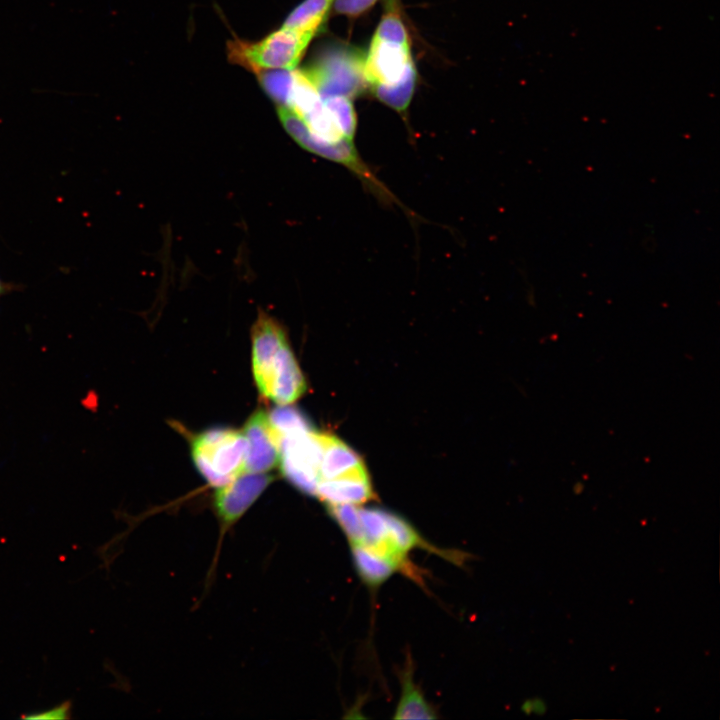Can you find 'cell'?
Instances as JSON below:
<instances>
[{"mask_svg":"<svg viewBox=\"0 0 720 720\" xmlns=\"http://www.w3.org/2000/svg\"><path fill=\"white\" fill-rule=\"evenodd\" d=\"M329 513L343 530L350 546H356L391 563L399 572L416 576L408 554L416 548L451 559L453 553L441 551L427 543L417 530L399 515L380 508L361 505L327 506Z\"/></svg>","mask_w":720,"mask_h":720,"instance_id":"obj_1","label":"cell"},{"mask_svg":"<svg viewBox=\"0 0 720 720\" xmlns=\"http://www.w3.org/2000/svg\"><path fill=\"white\" fill-rule=\"evenodd\" d=\"M247 451L244 433L226 428L207 430L192 442V457L197 469L217 488L245 472Z\"/></svg>","mask_w":720,"mask_h":720,"instance_id":"obj_2","label":"cell"},{"mask_svg":"<svg viewBox=\"0 0 720 720\" xmlns=\"http://www.w3.org/2000/svg\"><path fill=\"white\" fill-rule=\"evenodd\" d=\"M315 33L284 27L251 43L234 40L228 44L231 62L254 73L265 69H293Z\"/></svg>","mask_w":720,"mask_h":720,"instance_id":"obj_3","label":"cell"},{"mask_svg":"<svg viewBox=\"0 0 720 720\" xmlns=\"http://www.w3.org/2000/svg\"><path fill=\"white\" fill-rule=\"evenodd\" d=\"M279 118L286 131L303 148L318 154L329 160L343 164L352 170L367 188L377 196L387 200L393 199V195L369 170L360 159L352 140L344 138L335 142H327L315 138L309 132L306 124L292 109L281 106L278 108Z\"/></svg>","mask_w":720,"mask_h":720,"instance_id":"obj_4","label":"cell"},{"mask_svg":"<svg viewBox=\"0 0 720 720\" xmlns=\"http://www.w3.org/2000/svg\"><path fill=\"white\" fill-rule=\"evenodd\" d=\"M322 99L332 96L351 98L365 87L364 60L352 50L334 49L323 54L305 71Z\"/></svg>","mask_w":720,"mask_h":720,"instance_id":"obj_5","label":"cell"},{"mask_svg":"<svg viewBox=\"0 0 720 720\" xmlns=\"http://www.w3.org/2000/svg\"><path fill=\"white\" fill-rule=\"evenodd\" d=\"M259 392L279 405L293 403L306 389L304 376L288 341L262 363L253 366Z\"/></svg>","mask_w":720,"mask_h":720,"instance_id":"obj_6","label":"cell"},{"mask_svg":"<svg viewBox=\"0 0 720 720\" xmlns=\"http://www.w3.org/2000/svg\"><path fill=\"white\" fill-rule=\"evenodd\" d=\"M243 433L248 441L246 472L264 473L279 463L280 436L270 424L267 413L258 410L251 415Z\"/></svg>","mask_w":720,"mask_h":720,"instance_id":"obj_7","label":"cell"},{"mask_svg":"<svg viewBox=\"0 0 720 720\" xmlns=\"http://www.w3.org/2000/svg\"><path fill=\"white\" fill-rule=\"evenodd\" d=\"M270 474L243 472L228 484L218 487L215 507L225 523L236 521L273 480Z\"/></svg>","mask_w":720,"mask_h":720,"instance_id":"obj_8","label":"cell"},{"mask_svg":"<svg viewBox=\"0 0 720 720\" xmlns=\"http://www.w3.org/2000/svg\"><path fill=\"white\" fill-rule=\"evenodd\" d=\"M410 61L409 46L373 37L364 61L365 79L372 86L391 84L402 77Z\"/></svg>","mask_w":720,"mask_h":720,"instance_id":"obj_9","label":"cell"},{"mask_svg":"<svg viewBox=\"0 0 720 720\" xmlns=\"http://www.w3.org/2000/svg\"><path fill=\"white\" fill-rule=\"evenodd\" d=\"M400 684L401 694L393 719H434L438 717L413 680L410 658L405 668L401 670Z\"/></svg>","mask_w":720,"mask_h":720,"instance_id":"obj_10","label":"cell"},{"mask_svg":"<svg viewBox=\"0 0 720 720\" xmlns=\"http://www.w3.org/2000/svg\"><path fill=\"white\" fill-rule=\"evenodd\" d=\"M416 83V69L413 61H410L402 77L391 84H378L373 86L376 97L392 107L403 112L408 107Z\"/></svg>","mask_w":720,"mask_h":720,"instance_id":"obj_11","label":"cell"},{"mask_svg":"<svg viewBox=\"0 0 720 720\" xmlns=\"http://www.w3.org/2000/svg\"><path fill=\"white\" fill-rule=\"evenodd\" d=\"M333 0H305L287 17L284 27L316 33Z\"/></svg>","mask_w":720,"mask_h":720,"instance_id":"obj_12","label":"cell"},{"mask_svg":"<svg viewBox=\"0 0 720 720\" xmlns=\"http://www.w3.org/2000/svg\"><path fill=\"white\" fill-rule=\"evenodd\" d=\"M268 419L280 438L313 429L299 410L285 405L274 408L268 414Z\"/></svg>","mask_w":720,"mask_h":720,"instance_id":"obj_13","label":"cell"},{"mask_svg":"<svg viewBox=\"0 0 720 720\" xmlns=\"http://www.w3.org/2000/svg\"><path fill=\"white\" fill-rule=\"evenodd\" d=\"M323 100V104L334 117L343 135L351 139L356 129V115L350 98L345 96H332Z\"/></svg>","mask_w":720,"mask_h":720,"instance_id":"obj_14","label":"cell"},{"mask_svg":"<svg viewBox=\"0 0 720 720\" xmlns=\"http://www.w3.org/2000/svg\"><path fill=\"white\" fill-rule=\"evenodd\" d=\"M260 82L266 93L279 104H288L293 84V72L286 70L269 71L260 75Z\"/></svg>","mask_w":720,"mask_h":720,"instance_id":"obj_15","label":"cell"},{"mask_svg":"<svg viewBox=\"0 0 720 720\" xmlns=\"http://www.w3.org/2000/svg\"><path fill=\"white\" fill-rule=\"evenodd\" d=\"M374 38L409 46L407 31L400 17L395 12H389L383 16L376 29Z\"/></svg>","mask_w":720,"mask_h":720,"instance_id":"obj_16","label":"cell"},{"mask_svg":"<svg viewBox=\"0 0 720 720\" xmlns=\"http://www.w3.org/2000/svg\"><path fill=\"white\" fill-rule=\"evenodd\" d=\"M72 702L66 700L46 710L22 714L21 718L26 720H63L72 716Z\"/></svg>","mask_w":720,"mask_h":720,"instance_id":"obj_17","label":"cell"},{"mask_svg":"<svg viewBox=\"0 0 720 720\" xmlns=\"http://www.w3.org/2000/svg\"><path fill=\"white\" fill-rule=\"evenodd\" d=\"M377 0H336L335 10L340 14L357 16L370 8Z\"/></svg>","mask_w":720,"mask_h":720,"instance_id":"obj_18","label":"cell"},{"mask_svg":"<svg viewBox=\"0 0 720 720\" xmlns=\"http://www.w3.org/2000/svg\"><path fill=\"white\" fill-rule=\"evenodd\" d=\"M523 709L526 713H531V712H534L536 714L545 713V705L539 699H533V700L527 701V703L524 704Z\"/></svg>","mask_w":720,"mask_h":720,"instance_id":"obj_19","label":"cell"},{"mask_svg":"<svg viewBox=\"0 0 720 720\" xmlns=\"http://www.w3.org/2000/svg\"><path fill=\"white\" fill-rule=\"evenodd\" d=\"M17 285L11 282H5L0 278V298L17 290Z\"/></svg>","mask_w":720,"mask_h":720,"instance_id":"obj_20","label":"cell"}]
</instances>
